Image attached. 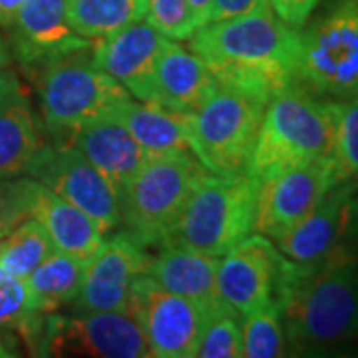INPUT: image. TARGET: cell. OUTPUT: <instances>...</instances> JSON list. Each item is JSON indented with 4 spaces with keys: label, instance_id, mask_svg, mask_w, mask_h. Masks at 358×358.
Wrapping results in <instances>:
<instances>
[{
    "label": "cell",
    "instance_id": "cell-29",
    "mask_svg": "<svg viewBox=\"0 0 358 358\" xmlns=\"http://www.w3.org/2000/svg\"><path fill=\"white\" fill-rule=\"evenodd\" d=\"M245 358H277L287 350L282 310L277 305L241 317Z\"/></svg>",
    "mask_w": 358,
    "mask_h": 358
},
{
    "label": "cell",
    "instance_id": "cell-22",
    "mask_svg": "<svg viewBox=\"0 0 358 358\" xmlns=\"http://www.w3.org/2000/svg\"><path fill=\"white\" fill-rule=\"evenodd\" d=\"M134 136L148 155L189 150V114L124 98L106 114Z\"/></svg>",
    "mask_w": 358,
    "mask_h": 358
},
{
    "label": "cell",
    "instance_id": "cell-16",
    "mask_svg": "<svg viewBox=\"0 0 358 358\" xmlns=\"http://www.w3.org/2000/svg\"><path fill=\"white\" fill-rule=\"evenodd\" d=\"M148 249L117 229L102 249L86 263L80 293L72 303L74 313L128 310L131 285L145 271Z\"/></svg>",
    "mask_w": 358,
    "mask_h": 358
},
{
    "label": "cell",
    "instance_id": "cell-10",
    "mask_svg": "<svg viewBox=\"0 0 358 358\" xmlns=\"http://www.w3.org/2000/svg\"><path fill=\"white\" fill-rule=\"evenodd\" d=\"M24 176L36 179L66 201L76 205L106 235L120 229V193L114 183L74 145L46 141L28 164Z\"/></svg>",
    "mask_w": 358,
    "mask_h": 358
},
{
    "label": "cell",
    "instance_id": "cell-14",
    "mask_svg": "<svg viewBox=\"0 0 358 358\" xmlns=\"http://www.w3.org/2000/svg\"><path fill=\"white\" fill-rule=\"evenodd\" d=\"M126 90L140 102L193 114L217 90V82L199 54L167 38L152 68Z\"/></svg>",
    "mask_w": 358,
    "mask_h": 358
},
{
    "label": "cell",
    "instance_id": "cell-3",
    "mask_svg": "<svg viewBox=\"0 0 358 358\" xmlns=\"http://www.w3.org/2000/svg\"><path fill=\"white\" fill-rule=\"evenodd\" d=\"M291 350H317L358 341V253L338 245L282 307Z\"/></svg>",
    "mask_w": 358,
    "mask_h": 358
},
{
    "label": "cell",
    "instance_id": "cell-40",
    "mask_svg": "<svg viewBox=\"0 0 358 358\" xmlns=\"http://www.w3.org/2000/svg\"><path fill=\"white\" fill-rule=\"evenodd\" d=\"M0 331H2V329H0Z\"/></svg>",
    "mask_w": 358,
    "mask_h": 358
},
{
    "label": "cell",
    "instance_id": "cell-7",
    "mask_svg": "<svg viewBox=\"0 0 358 358\" xmlns=\"http://www.w3.org/2000/svg\"><path fill=\"white\" fill-rule=\"evenodd\" d=\"M94 46V44H92ZM44 131L68 143L82 124L106 117L129 92L92 62V48L66 54L34 76Z\"/></svg>",
    "mask_w": 358,
    "mask_h": 358
},
{
    "label": "cell",
    "instance_id": "cell-6",
    "mask_svg": "<svg viewBox=\"0 0 358 358\" xmlns=\"http://www.w3.org/2000/svg\"><path fill=\"white\" fill-rule=\"evenodd\" d=\"M257 189L259 183L249 176L221 178L205 171L167 245L221 259L253 233Z\"/></svg>",
    "mask_w": 358,
    "mask_h": 358
},
{
    "label": "cell",
    "instance_id": "cell-12",
    "mask_svg": "<svg viewBox=\"0 0 358 358\" xmlns=\"http://www.w3.org/2000/svg\"><path fill=\"white\" fill-rule=\"evenodd\" d=\"M287 271L289 259L275 241L251 233L219 259V293L239 317L271 305L282 307Z\"/></svg>",
    "mask_w": 358,
    "mask_h": 358
},
{
    "label": "cell",
    "instance_id": "cell-35",
    "mask_svg": "<svg viewBox=\"0 0 358 358\" xmlns=\"http://www.w3.org/2000/svg\"><path fill=\"white\" fill-rule=\"evenodd\" d=\"M20 94H26L20 78L16 76V72L10 68H2L0 70V102L20 96Z\"/></svg>",
    "mask_w": 358,
    "mask_h": 358
},
{
    "label": "cell",
    "instance_id": "cell-2",
    "mask_svg": "<svg viewBox=\"0 0 358 358\" xmlns=\"http://www.w3.org/2000/svg\"><path fill=\"white\" fill-rule=\"evenodd\" d=\"M338 102L301 86L277 92L265 106L247 176L261 183L291 167L307 166L333 152Z\"/></svg>",
    "mask_w": 358,
    "mask_h": 358
},
{
    "label": "cell",
    "instance_id": "cell-11",
    "mask_svg": "<svg viewBox=\"0 0 358 358\" xmlns=\"http://www.w3.org/2000/svg\"><path fill=\"white\" fill-rule=\"evenodd\" d=\"M143 331L152 358H193L209 313L141 273L131 285L128 310Z\"/></svg>",
    "mask_w": 358,
    "mask_h": 358
},
{
    "label": "cell",
    "instance_id": "cell-1",
    "mask_svg": "<svg viewBox=\"0 0 358 358\" xmlns=\"http://www.w3.org/2000/svg\"><path fill=\"white\" fill-rule=\"evenodd\" d=\"M187 42L203 58L217 86L265 100L296 86L299 28L279 18L268 2L199 26Z\"/></svg>",
    "mask_w": 358,
    "mask_h": 358
},
{
    "label": "cell",
    "instance_id": "cell-38",
    "mask_svg": "<svg viewBox=\"0 0 358 358\" xmlns=\"http://www.w3.org/2000/svg\"><path fill=\"white\" fill-rule=\"evenodd\" d=\"M20 357V348L18 341L13 333L8 331H0V358H14Z\"/></svg>",
    "mask_w": 358,
    "mask_h": 358
},
{
    "label": "cell",
    "instance_id": "cell-32",
    "mask_svg": "<svg viewBox=\"0 0 358 358\" xmlns=\"http://www.w3.org/2000/svg\"><path fill=\"white\" fill-rule=\"evenodd\" d=\"M30 187L32 178H0V237L30 217Z\"/></svg>",
    "mask_w": 358,
    "mask_h": 358
},
{
    "label": "cell",
    "instance_id": "cell-31",
    "mask_svg": "<svg viewBox=\"0 0 358 358\" xmlns=\"http://www.w3.org/2000/svg\"><path fill=\"white\" fill-rule=\"evenodd\" d=\"M145 20L169 40L187 42L195 32L187 0H148Z\"/></svg>",
    "mask_w": 358,
    "mask_h": 358
},
{
    "label": "cell",
    "instance_id": "cell-39",
    "mask_svg": "<svg viewBox=\"0 0 358 358\" xmlns=\"http://www.w3.org/2000/svg\"><path fill=\"white\" fill-rule=\"evenodd\" d=\"M10 64H13V56H10V50H8V44H6V40L0 36V70L10 68Z\"/></svg>",
    "mask_w": 358,
    "mask_h": 358
},
{
    "label": "cell",
    "instance_id": "cell-33",
    "mask_svg": "<svg viewBox=\"0 0 358 358\" xmlns=\"http://www.w3.org/2000/svg\"><path fill=\"white\" fill-rule=\"evenodd\" d=\"M268 4L287 24L301 28L308 20V16L317 10L320 0H268Z\"/></svg>",
    "mask_w": 358,
    "mask_h": 358
},
{
    "label": "cell",
    "instance_id": "cell-28",
    "mask_svg": "<svg viewBox=\"0 0 358 358\" xmlns=\"http://www.w3.org/2000/svg\"><path fill=\"white\" fill-rule=\"evenodd\" d=\"M333 185L358 183V96L338 102L333 152L329 155Z\"/></svg>",
    "mask_w": 358,
    "mask_h": 358
},
{
    "label": "cell",
    "instance_id": "cell-36",
    "mask_svg": "<svg viewBox=\"0 0 358 358\" xmlns=\"http://www.w3.org/2000/svg\"><path fill=\"white\" fill-rule=\"evenodd\" d=\"M189 2V10L195 28L205 26L211 22V8H213V0H187Z\"/></svg>",
    "mask_w": 358,
    "mask_h": 358
},
{
    "label": "cell",
    "instance_id": "cell-15",
    "mask_svg": "<svg viewBox=\"0 0 358 358\" xmlns=\"http://www.w3.org/2000/svg\"><path fill=\"white\" fill-rule=\"evenodd\" d=\"M68 0H24L8 30V50L13 60L30 78L66 54L92 48L94 40L78 36L68 22Z\"/></svg>",
    "mask_w": 358,
    "mask_h": 358
},
{
    "label": "cell",
    "instance_id": "cell-27",
    "mask_svg": "<svg viewBox=\"0 0 358 358\" xmlns=\"http://www.w3.org/2000/svg\"><path fill=\"white\" fill-rule=\"evenodd\" d=\"M54 251L56 247L44 227L34 217H28L0 237V268L26 279Z\"/></svg>",
    "mask_w": 358,
    "mask_h": 358
},
{
    "label": "cell",
    "instance_id": "cell-21",
    "mask_svg": "<svg viewBox=\"0 0 358 358\" xmlns=\"http://www.w3.org/2000/svg\"><path fill=\"white\" fill-rule=\"evenodd\" d=\"M166 42V36L143 18L112 36L94 40L92 62L126 88L152 68Z\"/></svg>",
    "mask_w": 358,
    "mask_h": 358
},
{
    "label": "cell",
    "instance_id": "cell-19",
    "mask_svg": "<svg viewBox=\"0 0 358 358\" xmlns=\"http://www.w3.org/2000/svg\"><path fill=\"white\" fill-rule=\"evenodd\" d=\"M30 217L36 219L44 227L56 251L86 263L96 257L108 237L82 209L66 201L64 197L36 179H32L30 187Z\"/></svg>",
    "mask_w": 358,
    "mask_h": 358
},
{
    "label": "cell",
    "instance_id": "cell-9",
    "mask_svg": "<svg viewBox=\"0 0 358 358\" xmlns=\"http://www.w3.org/2000/svg\"><path fill=\"white\" fill-rule=\"evenodd\" d=\"M36 355L40 357L145 358L150 348L143 331L126 310L46 315Z\"/></svg>",
    "mask_w": 358,
    "mask_h": 358
},
{
    "label": "cell",
    "instance_id": "cell-17",
    "mask_svg": "<svg viewBox=\"0 0 358 358\" xmlns=\"http://www.w3.org/2000/svg\"><path fill=\"white\" fill-rule=\"evenodd\" d=\"M357 181H343L322 195L315 209L277 241V249L299 265H320L345 239Z\"/></svg>",
    "mask_w": 358,
    "mask_h": 358
},
{
    "label": "cell",
    "instance_id": "cell-8",
    "mask_svg": "<svg viewBox=\"0 0 358 358\" xmlns=\"http://www.w3.org/2000/svg\"><path fill=\"white\" fill-rule=\"evenodd\" d=\"M268 100L217 86L189 114V152L213 176H247Z\"/></svg>",
    "mask_w": 358,
    "mask_h": 358
},
{
    "label": "cell",
    "instance_id": "cell-13",
    "mask_svg": "<svg viewBox=\"0 0 358 358\" xmlns=\"http://www.w3.org/2000/svg\"><path fill=\"white\" fill-rule=\"evenodd\" d=\"M331 187L329 157L263 179L257 189L253 233L277 243L307 217Z\"/></svg>",
    "mask_w": 358,
    "mask_h": 358
},
{
    "label": "cell",
    "instance_id": "cell-37",
    "mask_svg": "<svg viewBox=\"0 0 358 358\" xmlns=\"http://www.w3.org/2000/svg\"><path fill=\"white\" fill-rule=\"evenodd\" d=\"M24 0H0V28H10Z\"/></svg>",
    "mask_w": 358,
    "mask_h": 358
},
{
    "label": "cell",
    "instance_id": "cell-30",
    "mask_svg": "<svg viewBox=\"0 0 358 358\" xmlns=\"http://www.w3.org/2000/svg\"><path fill=\"white\" fill-rule=\"evenodd\" d=\"M243 333L241 317L235 310H225L209 317L205 324L195 358H241Z\"/></svg>",
    "mask_w": 358,
    "mask_h": 358
},
{
    "label": "cell",
    "instance_id": "cell-20",
    "mask_svg": "<svg viewBox=\"0 0 358 358\" xmlns=\"http://www.w3.org/2000/svg\"><path fill=\"white\" fill-rule=\"evenodd\" d=\"M68 143L86 155L114 183L117 193L150 157L128 129L110 117L82 124L70 136Z\"/></svg>",
    "mask_w": 358,
    "mask_h": 358
},
{
    "label": "cell",
    "instance_id": "cell-4",
    "mask_svg": "<svg viewBox=\"0 0 358 358\" xmlns=\"http://www.w3.org/2000/svg\"><path fill=\"white\" fill-rule=\"evenodd\" d=\"M205 171L189 150L150 155L120 189V229L143 249L169 243L181 211Z\"/></svg>",
    "mask_w": 358,
    "mask_h": 358
},
{
    "label": "cell",
    "instance_id": "cell-34",
    "mask_svg": "<svg viewBox=\"0 0 358 358\" xmlns=\"http://www.w3.org/2000/svg\"><path fill=\"white\" fill-rule=\"evenodd\" d=\"M268 0H213V8H211V22L213 20H223L231 18L237 14H245L253 10L257 6L265 4Z\"/></svg>",
    "mask_w": 358,
    "mask_h": 358
},
{
    "label": "cell",
    "instance_id": "cell-18",
    "mask_svg": "<svg viewBox=\"0 0 358 358\" xmlns=\"http://www.w3.org/2000/svg\"><path fill=\"white\" fill-rule=\"evenodd\" d=\"M217 268V257L203 255L179 245H164L155 251V255H148L143 273L167 291L199 303L209 317H213L233 310L219 293Z\"/></svg>",
    "mask_w": 358,
    "mask_h": 358
},
{
    "label": "cell",
    "instance_id": "cell-25",
    "mask_svg": "<svg viewBox=\"0 0 358 358\" xmlns=\"http://www.w3.org/2000/svg\"><path fill=\"white\" fill-rule=\"evenodd\" d=\"M68 22L78 36L102 40L148 16V0H68Z\"/></svg>",
    "mask_w": 358,
    "mask_h": 358
},
{
    "label": "cell",
    "instance_id": "cell-26",
    "mask_svg": "<svg viewBox=\"0 0 358 358\" xmlns=\"http://www.w3.org/2000/svg\"><path fill=\"white\" fill-rule=\"evenodd\" d=\"M46 315L34 305L24 279L0 268V329L20 334L36 352Z\"/></svg>",
    "mask_w": 358,
    "mask_h": 358
},
{
    "label": "cell",
    "instance_id": "cell-23",
    "mask_svg": "<svg viewBox=\"0 0 358 358\" xmlns=\"http://www.w3.org/2000/svg\"><path fill=\"white\" fill-rule=\"evenodd\" d=\"M44 143V126L26 94L0 102V178L24 176Z\"/></svg>",
    "mask_w": 358,
    "mask_h": 358
},
{
    "label": "cell",
    "instance_id": "cell-5",
    "mask_svg": "<svg viewBox=\"0 0 358 358\" xmlns=\"http://www.w3.org/2000/svg\"><path fill=\"white\" fill-rule=\"evenodd\" d=\"M296 86L327 100L358 96V0H329L299 28Z\"/></svg>",
    "mask_w": 358,
    "mask_h": 358
},
{
    "label": "cell",
    "instance_id": "cell-24",
    "mask_svg": "<svg viewBox=\"0 0 358 358\" xmlns=\"http://www.w3.org/2000/svg\"><path fill=\"white\" fill-rule=\"evenodd\" d=\"M84 271L86 261L54 251L24 279L38 310L54 313L60 307L72 305L80 293Z\"/></svg>",
    "mask_w": 358,
    "mask_h": 358
}]
</instances>
